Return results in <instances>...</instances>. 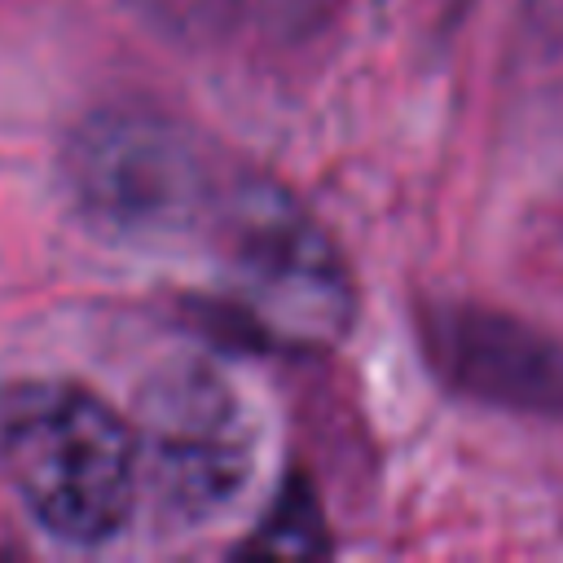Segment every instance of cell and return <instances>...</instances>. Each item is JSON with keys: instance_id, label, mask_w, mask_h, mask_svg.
Masks as SVG:
<instances>
[{"instance_id": "obj_4", "label": "cell", "mask_w": 563, "mask_h": 563, "mask_svg": "<svg viewBox=\"0 0 563 563\" xmlns=\"http://www.w3.org/2000/svg\"><path fill=\"white\" fill-rule=\"evenodd\" d=\"M141 488L176 523L220 515L251 479L255 427L238 391L211 369H176L145 400L136 427Z\"/></svg>"}, {"instance_id": "obj_3", "label": "cell", "mask_w": 563, "mask_h": 563, "mask_svg": "<svg viewBox=\"0 0 563 563\" xmlns=\"http://www.w3.org/2000/svg\"><path fill=\"white\" fill-rule=\"evenodd\" d=\"M211 238L251 317L277 334L325 339L347 325L352 282L325 229L268 180H233Z\"/></svg>"}, {"instance_id": "obj_2", "label": "cell", "mask_w": 563, "mask_h": 563, "mask_svg": "<svg viewBox=\"0 0 563 563\" xmlns=\"http://www.w3.org/2000/svg\"><path fill=\"white\" fill-rule=\"evenodd\" d=\"M75 207L110 238L172 246L216 229L229 185L211 150L167 114L101 110L62 154Z\"/></svg>"}, {"instance_id": "obj_1", "label": "cell", "mask_w": 563, "mask_h": 563, "mask_svg": "<svg viewBox=\"0 0 563 563\" xmlns=\"http://www.w3.org/2000/svg\"><path fill=\"white\" fill-rule=\"evenodd\" d=\"M0 471L53 541L106 545L141 497L136 427L92 387L22 378L0 391Z\"/></svg>"}, {"instance_id": "obj_6", "label": "cell", "mask_w": 563, "mask_h": 563, "mask_svg": "<svg viewBox=\"0 0 563 563\" xmlns=\"http://www.w3.org/2000/svg\"><path fill=\"white\" fill-rule=\"evenodd\" d=\"M246 554H317L325 550V528L317 515V501L308 493L303 479H290L286 493H277V501L268 506V515L260 519L255 537L242 545Z\"/></svg>"}, {"instance_id": "obj_5", "label": "cell", "mask_w": 563, "mask_h": 563, "mask_svg": "<svg viewBox=\"0 0 563 563\" xmlns=\"http://www.w3.org/2000/svg\"><path fill=\"white\" fill-rule=\"evenodd\" d=\"M422 347L435 374L484 405L510 413H563V347L532 321L484 303H431Z\"/></svg>"}]
</instances>
